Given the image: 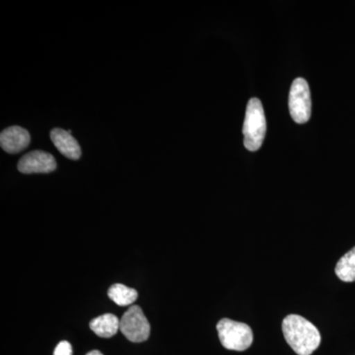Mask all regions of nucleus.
I'll list each match as a JSON object with an SVG mask.
<instances>
[{"instance_id": "nucleus-2", "label": "nucleus", "mask_w": 355, "mask_h": 355, "mask_svg": "<svg viewBox=\"0 0 355 355\" xmlns=\"http://www.w3.org/2000/svg\"><path fill=\"white\" fill-rule=\"evenodd\" d=\"M266 133V121L263 105L258 98H252L247 105L243 135L244 146L249 151L261 148Z\"/></svg>"}, {"instance_id": "nucleus-8", "label": "nucleus", "mask_w": 355, "mask_h": 355, "mask_svg": "<svg viewBox=\"0 0 355 355\" xmlns=\"http://www.w3.org/2000/svg\"><path fill=\"white\" fill-rule=\"evenodd\" d=\"M51 139L58 150L70 160H78L81 156V148L78 141L67 130L53 128L51 130Z\"/></svg>"}, {"instance_id": "nucleus-7", "label": "nucleus", "mask_w": 355, "mask_h": 355, "mask_svg": "<svg viewBox=\"0 0 355 355\" xmlns=\"http://www.w3.org/2000/svg\"><path fill=\"white\" fill-rule=\"evenodd\" d=\"M30 135L25 128L13 125L4 130L0 135V146L9 154L19 153L30 144Z\"/></svg>"}, {"instance_id": "nucleus-9", "label": "nucleus", "mask_w": 355, "mask_h": 355, "mask_svg": "<svg viewBox=\"0 0 355 355\" xmlns=\"http://www.w3.org/2000/svg\"><path fill=\"white\" fill-rule=\"evenodd\" d=\"M121 320L114 314H105L90 322L91 331L100 338H112L120 330Z\"/></svg>"}, {"instance_id": "nucleus-13", "label": "nucleus", "mask_w": 355, "mask_h": 355, "mask_svg": "<svg viewBox=\"0 0 355 355\" xmlns=\"http://www.w3.org/2000/svg\"><path fill=\"white\" fill-rule=\"evenodd\" d=\"M86 355H104L99 350H92V352H88Z\"/></svg>"}, {"instance_id": "nucleus-3", "label": "nucleus", "mask_w": 355, "mask_h": 355, "mask_svg": "<svg viewBox=\"0 0 355 355\" xmlns=\"http://www.w3.org/2000/svg\"><path fill=\"white\" fill-rule=\"evenodd\" d=\"M219 340L226 349L244 352L253 343V331L247 324L224 318L216 326Z\"/></svg>"}, {"instance_id": "nucleus-5", "label": "nucleus", "mask_w": 355, "mask_h": 355, "mask_svg": "<svg viewBox=\"0 0 355 355\" xmlns=\"http://www.w3.org/2000/svg\"><path fill=\"white\" fill-rule=\"evenodd\" d=\"M288 105L289 112L295 123H305L310 120L312 102L309 85L304 78H296L292 83Z\"/></svg>"}, {"instance_id": "nucleus-4", "label": "nucleus", "mask_w": 355, "mask_h": 355, "mask_svg": "<svg viewBox=\"0 0 355 355\" xmlns=\"http://www.w3.org/2000/svg\"><path fill=\"white\" fill-rule=\"evenodd\" d=\"M120 331L132 343H142L148 340L150 335V324L139 306H130L123 315Z\"/></svg>"}, {"instance_id": "nucleus-12", "label": "nucleus", "mask_w": 355, "mask_h": 355, "mask_svg": "<svg viewBox=\"0 0 355 355\" xmlns=\"http://www.w3.org/2000/svg\"><path fill=\"white\" fill-rule=\"evenodd\" d=\"M53 355H72V347L69 342H60L55 347Z\"/></svg>"}, {"instance_id": "nucleus-6", "label": "nucleus", "mask_w": 355, "mask_h": 355, "mask_svg": "<svg viewBox=\"0 0 355 355\" xmlns=\"http://www.w3.org/2000/svg\"><path fill=\"white\" fill-rule=\"evenodd\" d=\"M57 169V161L51 154L42 150L31 151L18 162V170L23 174L51 173Z\"/></svg>"}, {"instance_id": "nucleus-10", "label": "nucleus", "mask_w": 355, "mask_h": 355, "mask_svg": "<svg viewBox=\"0 0 355 355\" xmlns=\"http://www.w3.org/2000/svg\"><path fill=\"white\" fill-rule=\"evenodd\" d=\"M109 298L119 306H130L137 300L139 293L132 287L116 284L109 288Z\"/></svg>"}, {"instance_id": "nucleus-11", "label": "nucleus", "mask_w": 355, "mask_h": 355, "mask_svg": "<svg viewBox=\"0 0 355 355\" xmlns=\"http://www.w3.org/2000/svg\"><path fill=\"white\" fill-rule=\"evenodd\" d=\"M335 270L336 277L342 282H355V247L340 258Z\"/></svg>"}, {"instance_id": "nucleus-1", "label": "nucleus", "mask_w": 355, "mask_h": 355, "mask_svg": "<svg viewBox=\"0 0 355 355\" xmlns=\"http://www.w3.org/2000/svg\"><path fill=\"white\" fill-rule=\"evenodd\" d=\"M282 333L289 347L298 355H311L321 345V334L310 321L291 314L282 322Z\"/></svg>"}]
</instances>
